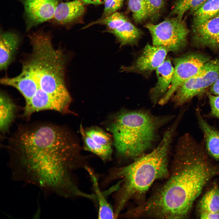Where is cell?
I'll return each mask as SVG.
<instances>
[{
	"label": "cell",
	"mask_w": 219,
	"mask_h": 219,
	"mask_svg": "<svg viewBox=\"0 0 219 219\" xmlns=\"http://www.w3.org/2000/svg\"><path fill=\"white\" fill-rule=\"evenodd\" d=\"M174 70L170 61L168 59L165 60L156 70L157 82L150 93L151 101L154 105L158 103L169 89Z\"/></svg>",
	"instance_id": "cell-14"
},
{
	"label": "cell",
	"mask_w": 219,
	"mask_h": 219,
	"mask_svg": "<svg viewBox=\"0 0 219 219\" xmlns=\"http://www.w3.org/2000/svg\"><path fill=\"white\" fill-rule=\"evenodd\" d=\"M218 48L219 49V43H218Z\"/></svg>",
	"instance_id": "cell-32"
},
{
	"label": "cell",
	"mask_w": 219,
	"mask_h": 219,
	"mask_svg": "<svg viewBox=\"0 0 219 219\" xmlns=\"http://www.w3.org/2000/svg\"><path fill=\"white\" fill-rule=\"evenodd\" d=\"M109 33L114 35L121 47L137 44L143 34L129 19Z\"/></svg>",
	"instance_id": "cell-18"
},
{
	"label": "cell",
	"mask_w": 219,
	"mask_h": 219,
	"mask_svg": "<svg viewBox=\"0 0 219 219\" xmlns=\"http://www.w3.org/2000/svg\"><path fill=\"white\" fill-rule=\"evenodd\" d=\"M85 5L93 4L94 0H81Z\"/></svg>",
	"instance_id": "cell-31"
},
{
	"label": "cell",
	"mask_w": 219,
	"mask_h": 219,
	"mask_svg": "<svg viewBox=\"0 0 219 219\" xmlns=\"http://www.w3.org/2000/svg\"><path fill=\"white\" fill-rule=\"evenodd\" d=\"M30 41L32 51L23 62L20 74L3 78L0 83L15 88L23 96L25 102L23 116L26 118L43 110L71 113L72 99L65 80L66 56L54 47L50 35H36Z\"/></svg>",
	"instance_id": "cell-3"
},
{
	"label": "cell",
	"mask_w": 219,
	"mask_h": 219,
	"mask_svg": "<svg viewBox=\"0 0 219 219\" xmlns=\"http://www.w3.org/2000/svg\"><path fill=\"white\" fill-rule=\"evenodd\" d=\"M20 38L14 32L1 31L0 69L6 70L14 59L18 49Z\"/></svg>",
	"instance_id": "cell-15"
},
{
	"label": "cell",
	"mask_w": 219,
	"mask_h": 219,
	"mask_svg": "<svg viewBox=\"0 0 219 219\" xmlns=\"http://www.w3.org/2000/svg\"><path fill=\"white\" fill-rule=\"evenodd\" d=\"M127 17L123 13L116 12L112 14L92 22L84 27V29L96 24L105 26L106 27V32L110 33L115 30L128 19Z\"/></svg>",
	"instance_id": "cell-22"
},
{
	"label": "cell",
	"mask_w": 219,
	"mask_h": 219,
	"mask_svg": "<svg viewBox=\"0 0 219 219\" xmlns=\"http://www.w3.org/2000/svg\"><path fill=\"white\" fill-rule=\"evenodd\" d=\"M192 40L197 47L218 49L219 13L197 26L192 27Z\"/></svg>",
	"instance_id": "cell-12"
},
{
	"label": "cell",
	"mask_w": 219,
	"mask_h": 219,
	"mask_svg": "<svg viewBox=\"0 0 219 219\" xmlns=\"http://www.w3.org/2000/svg\"><path fill=\"white\" fill-rule=\"evenodd\" d=\"M65 0V1H68V0Z\"/></svg>",
	"instance_id": "cell-33"
},
{
	"label": "cell",
	"mask_w": 219,
	"mask_h": 219,
	"mask_svg": "<svg viewBox=\"0 0 219 219\" xmlns=\"http://www.w3.org/2000/svg\"><path fill=\"white\" fill-rule=\"evenodd\" d=\"M85 5L81 0L59 3L52 20L56 24L64 26L80 22L85 12Z\"/></svg>",
	"instance_id": "cell-13"
},
{
	"label": "cell",
	"mask_w": 219,
	"mask_h": 219,
	"mask_svg": "<svg viewBox=\"0 0 219 219\" xmlns=\"http://www.w3.org/2000/svg\"><path fill=\"white\" fill-rule=\"evenodd\" d=\"M206 0H176L168 17L176 16L180 19L187 11L192 14Z\"/></svg>",
	"instance_id": "cell-21"
},
{
	"label": "cell",
	"mask_w": 219,
	"mask_h": 219,
	"mask_svg": "<svg viewBox=\"0 0 219 219\" xmlns=\"http://www.w3.org/2000/svg\"><path fill=\"white\" fill-rule=\"evenodd\" d=\"M144 27L149 32L153 45L166 48L168 51L178 53L186 46L189 30L184 20L176 16L168 17L156 24H146Z\"/></svg>",
	"instance_id": "cell-6"
},
{
	"label": "cell",
	"mask_w": 219,
	"mask_h": 219,
	"mask_svg": "<svg viewBox=\"0 0 219 219\" xmlns=\"http://www.w3.org/2000/svg\"><path fill=\"white\" fill-rule=\"evenodd\" d=\"M7 148L26 175L43 186L68 182L81 162L79 146L71 132L51 123L19 127L9 138Z\"/></svg>",
	"instance_id": "cell-1"
},
{
	"label": "cell",
	"mask_w": 219,
	"mask_h": 219,
	"mask_svg": "<svg viewBox=\"0 0 219 219\" xmlns=\"http://www.w3.org/2000/svg\"><path fill=\"white\" fill-rule=\"evenodd\" d=\"M85 169L89 173L92 183L95 194L96 196L98 206V217L99 219H113L115 217L114 211L106 198V195L108 193L116 192L119 189L118 183L108 190L106 192H103L99 187L97 177L92 170L87 166Z\"/></svg>",
	"instance_id": "cell-16"
},
{
	"label": "cell",
	"mask_w": 219,
	"mask_h": 219,
	"mask_svg": "<svg viewBox=\"0 0 219 219\" xmlns=\"http://www.w3.org/2000/svg\"><path fill=\"white\" fill-rule=\"evenodd\" d=\"M24 8L26 30L54 17L59 0H19Z\"/></svg>",
	"instance_id": "cell-10"
},
{
	"label": "cell",
	"mask_w": 219,
	"mask_h": 219,
	"mask_svg": "<svg viewBox=\"0 0 219 219\" xmlns=\"http://www.w3.org/2000/svg\"><path fill=\"white\" fill-rule=\"evenodd\" d=\"M106 0H94L93 4L98 5L104 3Z\"/></svg>",
	"instance_id": "cell-30"
},
{
	"label": "cell",
	"mask_w": 219,
	"mask_h": 219,
	"mask_svg": "<svg viewBox=\"0 0 219 219\" xmlns=\"http://www.w3.org/2000/svg\"><path fill=\"white\" fill-rule=\"evenodd\" d=\"M124 0H106L102 16L103 18L117 12L123 6Z\"/></svg>",
	"instance_id": "cell-26"
},
{
	"label": "cell",
	"mask_w": 219,
	"mask_h": 219,
	"mask_svg": "<svg viewBox=\"0 0 219 219\" xmlns=\"http://www.w3.org/2000/svg\"><path fill=\"white\" fill-rule=\"evenodd\" d=\"M219 13V0H206L192 14V27L199 25Z\"/></svg>",
	"instance_id": "cell-20"
},
{
	"label": "cell",
	"mask_w": 219,
	"mask_h": 219,
	"mask_svg": "<svg viewBox=\"0 0 219 219\" xmlns=\"http://www.w3.org/2000/svg\"><path fill=\"white\" fill-rule=\"evenodd\" d=\"M168 52L164 47L147 44L134 62L129 66H122L120 71L141 73L151 72L164 62Z\"/></svg>",
	"instance_id": "cell-11"
},
{
	"label": "cell",
	"mask_w": 219,
	"mask_h": 219,
	"mask_svg": "<svg viewBox=\"0 0 219 219\" xmlns=\"http://www.w3.org/2000/svg\"><path fill=\"white\" fill-rule=\"evenodd\" d=\"M80 131L84 149L98 156L103 161L112 158L113 144V137L102 129L93 127Z\"/></svg>",
	"instance_id": "cell-9"
},
{
	"label": "cell",
	"mask_w": 219,
	"mask_h": 219,
	"mask_svg": "<svg viewBox=\"0 0 219 219\" xmlns=\"http://www.w3.org/2000/svg\"><path fill=\"white\" fill-rule=\"evenodd\" d=\"M176 129L169 127L152 151L134 159L131 163L113 170L112 178L121 179L114 210L118 216L129 200L144 196L153 182L169 176V152Z\"/></svg>",
	"instance_id": "cell-4"
},
{
	"label": "cell",
	"mask_w": 219,
	"mask_h": 219,
	"mask_svg": "<svg viewBox=\"0 0 219 219\" xmlns=\"http://www.w3.org/2000/svg\"><path fill=\"white\" fill-rule=\"evenodd\" d=\"M203 141L197 142L189 134L180 137L170 176L148 200L139 205L138 210L141 216L161 219H181L187 216L205 186L217 173Z\"/></svg>",
	"instance_id": "cell-2"
},
{
	"label": "cell",
	"mask_w": 219,
	"mask_h": 219,
	"mask_svg": "<svg viewBox=\"0 0 219 219\" xmlns=\"http://www.w3.org/2000/svg\"><path fill=\"white\" fill-rule=\"evenodd\" d=\"M128 7L135 23H141L148 19L144 0H128Z\"/></svg>",
	"instance_id": "cell-24"
},
{
	"label": "cell",
	"mask_w": 219,
	"mask_h": 219,
	"mask_svg": "<svg viewBox=\"0 0 219 219\" xmlns=\"http://www.w3.org/2000/svg\"><path fill=\"white\" fill-rule=\"evenodd\" d=\"M210 60L202 54L192 53L175 58L172 82L170 86L158 104L163 106L171 98L179 87L196 74L203 66Z\"/></svg>",
	"instance_id": "cell-8"
},
{
	"label": "cell",
	"mask_w": 219,
	"mask_h": 219,
	"mask_svg": "<svg viewBox=\"0 0 219 219\" xmlns=\"http://www.w3.org/2000/svg\"><path fill=\"white\" fill-rule=\"evenodd\" d=\"M16 106L11 98L5 92H0V130L2 133L7 131L13 121Z\"/></svg>",
	"instance_id": "cell-19"
},
{
	"label": "cell",
	"mask_w": 219,
	"mask_h": 219,
	"mask_svg": "<svg viewBox=\"0 0 219 219\" xmlns=\"http://www.w3.org/2000/svg\"><path fill=\"white\" fill-rule=\"evenodd\" d=\"M200 217L204 219H219V212L201 211Z\"/></svg>",
	"instance_id": "cell-28"
},
{
	"label": "cell",
	"mask_w": 219,
	"mask_h": 219,
	"mask_svg": "<svg viewBox=\"0 0 219 219\" xmlns=\"http://www.w3.org/2000/svg\"><path fill=\"white\" fill-rule=\"evenodd\" d=\"M210 110L209 116L219 119V95L207 93Z\"/></svg>",
	"instance_id": "cell-27"
},
{
	"label": "cell",
	"mask_w": 219,
	"mask_h": 219,
	"mask_svg": "<svg viewBox=\"0 0 219 219\" xmlns=\"http://www.w3.org/2000/svg\"><path fill=\"white\" fill-rule=\"evenodd\" d=\"M148 19L152 22L157 20L165 6L164 0H144Z\"/></svg>",
	"instance_id": "cell-25"
},
{
	"label": "cell",
	"mask_w": 219,
	"mask_h": 219,
	"mask_svg": "<svg viewBox=\"0 0 219 219\" xmlns=\"http://www.w3.org/2000/svg\"><path fill=\"white\" fill-rule=\"evenodd\" d=\"M196 115L198 124L203 134V140L207 153L219 161V131L204 120L199 109L196 110Z\"/></svg>",
	"instance_id": "cell-17"
},
{
	"label": "cell",
	"mask_w": 219,
	"mask_h": 219,
	"mask_svg": "<svg viewBox=\"0 0 219 219\" xmlns=\"http://www.w3.org/2000/svg\"><path fill=\"white\" fill-rule=\"evenodd\" d=\"M201 211L219 212V189L212 188L203 196L199 203Z\"/></svg>",
	"instance_id": "cell-23"
},
{
	"label": "cell",
	"mask_w": 219,
	"mask_h": 219,
	"mask_svg": "<svg viewBox=\"0 0 219 219\" xmlns=\"http://www.w3.org/2000/svg\"><path fill=\"white\" fill-rule=\"evenodd\" d=\"M174 117L157 116L146 109L123 110L112 117L107 129L119 156L135 159L151 148L160 128Z\"/></svg>",
	"instance_id": "cell-5"
},
{
	"label": "cell",
	"mask_w": 219,
	"mask_h": 219,
	"mask_svg": "<svg viewBox=\"0 0 219 219\" xmlns=\"http://www.w3.org/2000/svg\"><path fill=\"white\" fill-rule=\"evenodd\" d=\"M219 77V59L210 60L177 89L171 98L174 106H182L194 97L202 94Z\"/></svg>",
	"instance_id": "cell-7"
},
{
	"label": "cell",
	"mask_w": 219,
	"mask_h": 219,
	"mask_svg": "<svg viewBox=\"0 0 219 219\" xmlns=\"http://www.w3.org/2000/svg\"><path fill=\"white\" fill-rule=\"evenodd\" d=\"M210 87V93L219 95V77Z\"/></svg>",
	"instance_id": "cell-29"
}]
</instances>
